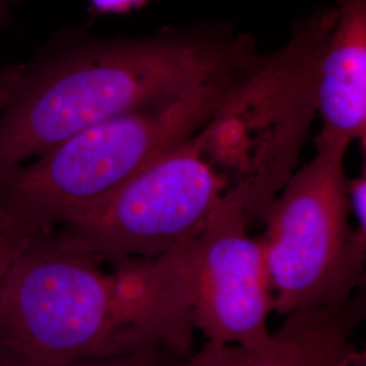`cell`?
Returning <instances> with one entry per match:
<instances>
[{
    "label": "cell",
    "mask_w": 366,
    "mask_h": 366,
    "mask_svg": "<svg viewBox=\"0 0 366 366\" xmlns=\"http://www.w3.org/2000/svg\"><path fill=\"white\" fill-rule=\"evenodd\" d=\"M189 242V240H187ZM187 242L152 259L106 261L60 249L49 235L27 247L0 293V347L68 364L167 346L192 353Z\"/></svg>",
    "instance_id": "6da1fadb"
},
{
    "label": "cell",
    "mask_w": 366,
    "mask_h": 366,
    "mask_svg": "<svg viewBox=\"0 0 366 366\" xmlns=\"http://www.w3.org/2000/svg\"><path fill=\"white\" fill-rule=\"evenodd\" d=\"M252 39L229 27L94 41L16 92L0 116V178L89 127L169 105L197 89L261 69Z\"/></svg>",
    "instance_id": "7a4b0ae2"
},
{
    "label": "cell",
    "mask_w": 366,
    "mask_h": 366,
    "mask_svg": "<svg viewBox=\"0 0 366 366\" xmlns=\"http://www.w3.org/2000/svg\"><path fill=\"white\" fill-rule=\"evenodd\" d=\"M255 72L169 104L89 127L0 178V212L37 236L90 212L177 145L207 128Z\"/></svg>",
    "instance_id": "3957f363"
},
{
    "label": "cell",
    "mask_w": 366,
    "mask_h": 366,
    "mask_svg": "<svg viewBox=\"0 0 366 366\" xmlns=\"http://www.w3.org/2000/svg\"><path fill=\"white\" fill-rule=\"evenodd\" d=\"M346 151L317 142L316 155L263 213L261 240L277 314L335 304L364 287L366 179L350 182Z\"/></svg>",
    "instance_id": "277c9868"
},
{
    "label": "cell",
    "mask_w": 366,
    "mask_h": 366,
    "mask_svg": "<svg viewBox=\"0 0 366 366\" xmlns=\"http://www.w3.org/2000/svg\"><path fill=\"white\" fill-rule=\"evenodd\" d=\"M209 145L208 125L49 237L60 249L109 262L152 259L196 237L229 189L207 155Z\"/></svg>",
    "instance_id": "5b68a950"
},
{
    "label": "cell",
    "mask_w": 366,
    "mask_h": 366,
    "mask_svg": "<svg viewBox=\"0 0 366 366\" xmlns=\"http://www.w3.org/2000/svg\"><path fill=\"white\" fill-rule=\"evenodd\" d=\"M247 227L243 196L231 186L187 242L192 323L207 340L263 352L273 345V296L261 237Z\"/></svg>",
    "instance_id": "8992f818"
},
{
    "label": "cell",
    "mask_w": 366,
    "mask_h": 366,
    "mask_svg": "<svg viewBox=\"0 0 366 366\" xmlns=\"http://www.w3.org/2000/svg\"><path fill=\"white\" fill-rule=\"evenodd\" d=\"M365 315L361 288L340 302L288 315L267 350L207 340L182 366H335Z\"/></svg>",
    "instance_id": "52a82bcc"
},
{
    "label": "cell",
    "mask_w": 366,
    "mask_h": 366,
    "mask_svg": "<svg viewBox=\"0 0 366 366\" xmlns=\"http://www.w3.org/2000/svg\"><path fill=\"white\" fill-rule=\"evenodd\" d=\"M335 22L319 53L317 142L349 148L366 136V0H335Z\"/></svg>",
    "instance_id": "ba28073f"
},
{
    "label": "cell",
    "mask_w": 366,
    "mask_h": 366,
    "mask_svg": "<svg viewBox=\"0 0 366 366\" xmlns=\"http://www.w3.org/2000/svg\"><path fill=\"white\" fill-rule=\"evenodd\" d=\"M186 358L187 354L167 346H149L133 353L99 360H86L68 364H45L27 360L22 355L0 347V366H182Z\"/></svg>",
    "instance_id": "9c48e42d"
},
{
    "label": "cell",
    "mask_w": 366,
    "mask_h": 366,
    "mask_svg": "<svg viewBox=\"0 0 366 366\" xmlns=\"http://www.w3.org/2000/svg\"><path fill=\"white\" fill-rule=\"evenodd\" d=\"M39 237L44 236L29 232L0 212V293L15 261Z\"/></svg>",
    "instance_id": "30bf717a"
},
{
    "label": "cell",
    "mask_w": 366,
    "mask_h": 366,
    "mask_svg": "<svg viewBox=\"0 0 366 366\" xmlns=\"http://www.w3.org/2000/svg\"><path fill=\"white\" fill-rule=\"evenodd\" d=\"M19 80L21 71L0 69V113H3L7 109V106L11 104L15 94L19 89Z\"/></svg>",
    "instance_id": "8fae6325"
},
{
    "label": "cell",
    "mask_w": 366,
    "mask_h": 366,
    "mask_svg": "<svg viewBox=\"0 0 366 366\" xmlns=\"http://www.w3.org/2000/svg\"><path fill=\"white\" fill-rule=\"evenodd\" d=\"M92 10L99 14H121L139 9L147 0H89Z\"/></svg>",
    "instance_id": "7c38bea8"
},
{
    "label": "cell",
    "mask_w": 366,
    "mask_h": 366,
    "mask_svg": "<svg viewBox=\"0 0 366 366\" xmlns=\"http://www.w3.org/2000/svg\"><path fill=\"white\" fill-rule=\"evenodd\" d=\"M335 366H366L365 350H358L350 342L345 347Z\"/></svg>",
    "instance_id": "4fadbf2b"
},
{
    "label": "cell",
    "mask_w": 366,
    "mask_h": 366,
    "mask_svg": "<svg viewBox=\"0 0 366 366\" xmlns=\"http://www.w3.org/2000/svg\"><path fill=\"white\" fill-rule=\"evenodd\" d=\"M9 16V0H0V27L4 26Z\"/></svg>",
    "instance_id": "5bb4252c"
}]
</instances>
